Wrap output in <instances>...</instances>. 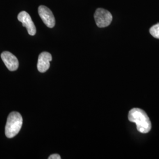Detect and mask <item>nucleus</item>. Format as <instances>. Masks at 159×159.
Returning a JSON list of instances; mask_svg holds the SVG:
<instances>
[{
    "mask_svg": "<svg viewBox=\"0 0 159 159\" xmlns=\"http://www.w3.org/2000/svg\"><path fill=\"white\" fill-rule=\"evenodd\" d=\"M52 60V56L48 52H43L39 56L37 69L40 73H45L50 66V61Z\"/></svg>",
    "mask_w": 159,
    "mask_h": 159,
    "instance_id": "nucleus-7",
    "label": "nucleus"
},
{
    "mask_svg": "<svg viewBox=\"0 0 159 159\" xmlns=\"http://www.w3.org/2000/svg\"><path fill=\"white\" fill-rule=\"evenodd\" d=\"M23 125V117L17 111H13L9 114L6 123L5 133L8 138L16 136L20 132Z\"/></svg>",
    "mask_w": 159,
    "mask_h": 159,
    "instance_id": "nucleus-2",
    "label": "nucleus"
},
{
    "mask_svg": "<svg viewBox=\"0 0 159 159\" xmlns=\"http://www.w3.org/2000/svg\"><path fill=\"white\" fill-rule=\"evenodd\" d=\"M128 118L136 124L137 129L141 133H148L152 129V124L146 113L140 108H134L129 111Z\"/></svg>",
    "mask_w": 159,
    "mask_h": 159,
    "instance_id": "nucleus-1",
    "label": "nucleus"
},
{
    "mask_svg": "<svg viewBox=\"0 0 159 159\" xmlns=\"http://www.w3.org/2000/svg\"><path fill=\"white\" fill-rule=\"evenodd\" d=\"M48 159H61V157L58 154H53L48 157Z\"/></svg>",
    "mask_w": 159,
    "mask_h": 159,
    "instance_id": "nucleus-9",
    "label": "nucleus"
},
{
    "mask_svg": "<svg viewBox=\"0 0 159 159\" xmlns=\"http://www.w3.org/2000/svg\"><path fill=\"white\" fill-rule=\"evenodd\" d=\"M18 20L23 24V27H25L30 35H34L36 34V28L34 23L30 14L26 11H21L18 15Z\"/></svg>",
    "mask_w": 159,
    "mask_h": 159,
    "instance_id": "nucleus-5",
    "label": "nucleus"
},
{
    "mask_svg": "<svg viewBox=\"0 0 159 159\" xmlns=\"http://www.w3.org/2000/svg\"><path fill=\"white\" fill-rule=\"evenodd\" d=\"M1 57L7 68L11 71L17 70L19 66V62L14 54L9 51H4L1 53Z\"/></svg>",
    "mask_w": 159,
    "mask_h": 159,
    "instance_id": "nucleus-6",
    "label": "nucleus"
},
{
    "mask_svg": "<svg viewBox=\"0 0 159 159\" xmlns=\"http://www.w3.org/2000/svg\"><path fill=\"white\" fill-rule=\"evenodd\" d=\"M150 33L156 39H159V23L154 25L150 29Z\"/></svg>",
    "mask_w": 159,
    "mask_h": 159,
    "instance_id": "nucleus-8",
    "label": "nucleus"
},
{
    "mask_svg": "<svg viewBox=\"0 0 159 159\" xmlns=\"http://www.w3.org/2000/svg\"><path fill=\"white\" fill-rule=\"evenodd\" d=\"M38 11L40 18L46 26L48 28H53L56 24V20L51 10L46 6H40Z\"/></svg>",
    "mask_w": 159,
    "mask_h": 159,
    "instance_id": "nucleus-4",
    "label": "nucleus"
},
{
    "mask_svg": "<svg viewBox=\"0 0 159 159\" xmlns=\"http://www.w3.org/2000/svg\"><path fill=\"white\" fill-rule=\"evenodd\" d=\"M94 17L97 25L100 28L107 27L113 20L112 14L107 10L100 8L96 10Z\"/></svg>",
    "mask_w": 159,
    "mask_h": 159,
    "instance_id": "nucleus-3",
    "label": "nucleus"
}]
</instances>
